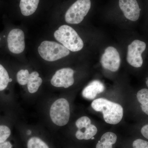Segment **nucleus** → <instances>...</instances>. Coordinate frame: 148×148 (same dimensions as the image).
I'll list each match as a JSON object with an SVG mask.
<instances>
[{"label":"nucleus","mask_w":148,"mask_h":148,"mask_svg":"<svg viewBox=\"0 0 148 148\" xmlns=\"http://www.w3.org/2000/svg\"><path fill=\"white\" fill-rule=\"evenodd\" d=\"M91 107L94 110L102 112L104 120L109 124H118L122 119L123 108L118 103L100 98L93 101Z\"/></svg>","instance_id":"1"},{"label":"nucleus","mask_w":148,"mask_h":148,"mask_svg":"<svg viewBox=\"0 0 148 148\" xmlns=\"http://www.w3.org/2000/svg\"><path fill=\"white\" fill-rule=\"evenodd\" d=\"M56 39L69 50L75 52L81 50L84 42L77 32L68 25L61 26L54 34Z\"/></svg>","instance_id":"2"},{"label":"nucleus","mask_w":148,"mask_h":148,"mask_svg":"<svg viewBox=\"0 0 148 148\" xmlns=\"http://www.w3.org/2000/svg\"><path fill=\"white\" fill-rule=\"evenodd\" d=\"M41 57L48 61H54L64 58L70 54V51L64 45L53 41H45L38 48Z\"/></svg>","instance_id":"3"},{"label":"nucleus","mask_w":148,"mask_h":148,"mask_svg":"<svg viewBox=\"0 0 148 148\" xmlns=\"http://www.w3.org/2000/svg\"><path fill=\"white\" fill-rule=\"evenodd\" d=\"M91 6L90 0H77L66 11L65 20L70 24H78L83 20Z\"/></svg>","instance_id":"4"},{"label":"nucleus","mask_w":148,"mask_h":148,"mask_svg":"<svg viewBox=\"0 0 148 148\" xmlns=\"http://www.w3.org/2000/svg\"><path fill=\"white\" fill-rule=\"evenodd\" d=\"M50 116L51 121L56 125H66L70 116V106L68 101L62 98L55 101L51 107Z\"/></svg>","instance_id":"5"},{"label":"nucleus","mask_w":148,"mask_h":148,"mask_svg":"<svg viewBox=\"0 0 148 148\" xmlns=\"http://www.w3.org/2000/svg\"><path fill=\"white\" fill-rule=\"evenodd\" d=\"M147 42L143 40L136 39L127 47V63L135 68L142 67L144 63L143 54L147 49Z\"/></svg>","instance_id":"6"},{"label":"nucleus","mask_w":148,"mask_h":148,"mask_svg":"<svg viewBox=\"0 0 148 148\" xmlns=\"http://www.w3.org/2000/svg\"><path fill=\"white\" fill-rule=\"evenodd\" d=\"M119 5L127 19L132 22L139 20L142 11L139 0H119Z\"/></svg>","instance_id":"7"},{"label":"nucleus","mask_w":148,"mask_h":148,"mask_svg":"<svg viewBox=\"0 0 148 148\" xmlns=\"http://www.w3.org/2000/svg\"><path fill=\"white\" fill-rule=\"evenodd\" d=\"M75 124L78 129L76 132L75 136L78 140H90L98 132L97 127L94 125L91 124V120L87 116H82L78 119Z\"/></svg>","instance_id":"8"},{"label":"nucleus","mask_w":148,"mask_h":148,"mask_svg":"<svg viewBox=\"0 0 148 148\" xmlns=\"http://www.w3.org/2000/svg\"><path fill=\"white\" fill-rule=\"evenodd\" d=\"M101 63L102 67L112 72H116L121 64L119 53L115 48L108 47L105 49L101 56Z\"/></svg>","instance_id":"9"},{"label":"nucleus","mask_w":148,"mask_h":148,"mask_svg":"<svg viewBox=\"0 0 148 148\" xmlns=\"http://www.w3.org/2000/svg\"><path fill=\"white\" fill-rule=\"evenodd\" d=\"M73 70L70 68H64L58 70L52 77L51 83L56 87L68 88L73 84Z\"/></svg>","instance_id":"10"},{"label":"nucleus","mask_w":148,"mask_h":148,"mask_svg":"<svg viewBox=\"0 0 148 148\" xmlns=\"http://www.w3.org/2000/svg\"><path fill=\"white\" fill-rule=\"evenodd\" d=\"M24 32L19 29H14L10 31L8 37L9 49L12 53L18 54L25 49Z\"/></svg>","instance_id":"11"},{"label":"nucleus","mask_w":148,"mask_h":148,"mask_svg":"<svg viewBox=\"0 0 148 148\" xmlns=\"http://www.w3.org/2000/svg\"><path fill=\"white\" fill-rule=\"evenodd\" d=\"M105 87L103 83L97 80L92 81L83 90L82 96L89 100H92L97 96V94L104 91Z\"/></svg>","instance_id":"12"},{"label":"nucleus","mask_w":148,"mask_h":148,"mask_svg":"<svg viewBox=\"0 0 148 148\" xmlns=\"http://www.w3.org/2000/svg\"><path fill=\"white\" fill-rule=\"evenodd\" d=\"M40 0H20V7L21 13L25 16L33 14L38 5Z\"/></svg>","instance_id":"13"},{"label":"nucleus","mask_w":148,"mask_h":148,"mask_svg":"<svg viewBox=\"0 0 148 148\" xmlns=\"http://www.w3.org/2000/svg\"><path fill=\"white\" fill-rule=\"evenodd\" d=\"M117 138L116 135L113 132H106L98 141L96 148H112V145L116 143Z\"/></svg>","instance_id":"14"},{"label":"nucleus","mask_w":148,"mask_h":148,"mask_svg":"<svg viewBox=\"0 0 148 148\" xmlns=\"http://www.w3.org/2000/svg\"><path fill=\"white\" fill-rule=\"evenodd\" d=\"M42 83V80L39 77V74L37 72H33L30 74L27 87L28 91L31 93L36 92Z\"/></svg>","instance_id":"15"},{"label":"nucleus","mask_w":148,"mask_h":148,"mask_svg":"<svg viewBox=\"0 0 148 148\" xmlns=\"http://www.w3.org/2000/svg\"><path fill=\"white\" fill-rule=\"evenodd\" d=\"M137 98L138 101L141 104L142 110L148 115V89L143 88L138 91Z\"/></svg>","instance_id":"16"},{"label":"nucleus","mask_w":148,"mask_h":148,"mask_svg":"<svg viewBox=\"0 0 148 148\" xmlns=\"http://www.w3.org/2000/svg\"><path fill=\"white\" fill-rule=\"evenodd\" d=\"M8 73L2 65L0 64V91L5 89L9 82Z\"/></svg>","instance_id":"17"},{"label":"nucleus","mask_w":148,"mask_h":148,"mask_svg":"<svg viewBox=\"0 0 148 148\" xmlns=\"http://www.w3.org/2000/svg\"><path fill=\"white\" fill-rule=\"evenodd\" d=\"M27 148H49L46 143L37 137L30 138L27 143Z\"/></svg>","instance_id":"18"},{"label":"nucleus","mask_w":148,"mask_h":148,"mask_svg":"<svg viewBox=\"0 0 148 148\" xmlns=\"http://www.w3.org/2000/svg\"><path fill=\"white\" fill-rule=\"evenodd\" d=\"M30 74L27 70H21L16 74L17 82L21 85H25L28 83Z\"/></svg>","instance_id":"19"},{"label":"nucleus","mask_w":148,"mask_h":148,"mask_svg":"<svg viewBox=\"0 0 148 148\" xmlns=\"http://www.w3.org/2000/svg\"><path fill=\"white\" fill-rule=\"evenodd\" d=\"M10 134V130L8 126L0 125V144L5 142Z\"/></svg>","instance_id":"20"},{"label":"nucleus","mask_w":148,"mask_h":148,"mask_svg":"<svg viewBox=\"0 0 148 148\" xmlns=\"http://www.w3.org/2000/svg\"><path fill=\"white\" fill-rule=\"evenodd\" d=\"M133 148H148V142L142 139H137L132 144Z\"/></svg>","instance_id":"21"},{"label":"nucleus","mask_w":148,"mask_h":148,"mask_svg":"<svg viewBox=\"0 0 148 148\" xmlns=\"http://www.w3.org/2000/svg\"><path fill=\"white\" fill-rule=\"evenodd\" d=\"M141 133L145 138L148 139V124L145 125L142 127Z\"/></svg>","instance_id":"22"},{"label":"nucleus","mask_w":148,"mask_h":148,"mask_svg":"<svg viewBox=\"0 0 148 148\" xmlns=\"http://www.w3.org/2000/svg\"><path fill=\"white\" fill-rule=\"evenodd\" d=\"M12 145L9 142H5L0 144V148H12Z\"/></svg>","instance_id":"23"},{"label":"nucleus","mask_w":148,"mask_h":148,"mask_svg":"<svg viewBox=\"0 0 148 148\" xmlns=\"http://www.w3.org/2000/svg\"><path fill=\"white\" fill-rule=\"evenodd\" d=\"M146 84H147V86L148 87V77L147 78V79H146Z\"/></svg>","instance_id":"24"},{"label":"nucleus","mask_w":148,"mask_h":148,"mask_svg":"<svg viewBox=\"0 0 148 148\" xmlns=\"http://www.w3.org/2000/svg\"><path fill=\"white\" fill-rule=\"evenodd\" d=\"M31 131H28V132H27V134H28V135H30V134H31Z\"/></svg>","instance_id":"25"},{"label":"nucleus","mask_w":148,"mask_h":148,"mask_svg":"<svg viewBox=\"0 0 148 148\" xmlns=\"http://www.w3.org/2000/svg\"><path fill=\"white\" fill-rule=\"evenodd\" d=\"M12 81V79H11V78L9 79V82H11Z\"/></svg>","instance_id":"26"},{"label":"nucleus","mask_w":148,"mask_h":148,"mask_svg":"<svg viewBox=\"0 0 148 148\" xmlns=\"http://www.w3.org/2000/svg\"><path fill=\"white\" fill-rule=\"evenodd\" d=\"M94 139V137H92V138H91V139H92V140H93V139Z\"/></svg>","instance_id":"27"},{"label":"nucleus","mask_w":148,"mask_h":148,"mask_svg":"<svg viewBox=\"0 0 148 148\" xmlns=\"http://www.w3.org/2000/svg\"><path fill=\"white\" fill-rule=\"evenodd\" d=\"M147 3H148V6H148V2H147Z\"/></svg>","instance_id":"28"},{"label":"nucleus","mask_w":148,"mask_h":148,"mask_svg":"<svg viewBox=\"0 0 148 148\" xmlns=\"http://www.w3.org/2000/svg\"><path fill=\"white\" fill-rule=\"evenodd\" d=\"M0 40H1V38H0Z\"/></svg>","instance_id":"29"}]
</instances>
